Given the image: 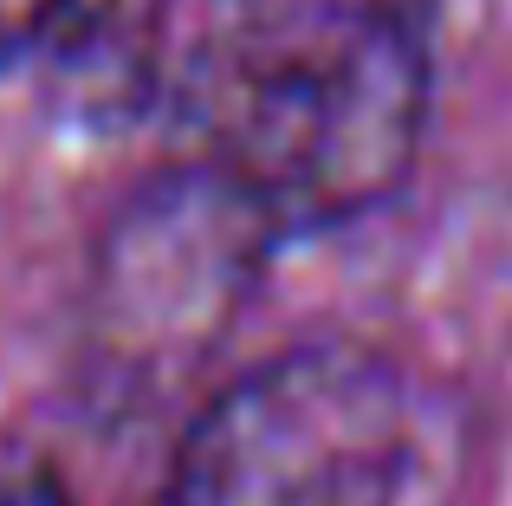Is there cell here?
Masks as SVG:
<instances>
[{
    "label": "cell",
    "instance_id": "6da1fadb",
    "mask_svg": "<svg viewBox=\"0 0 512 506\" xmlns=\"http://www.w3.org/2000/svg\"><path fill=\"white\" fill-rule=\"evenodd\" d=\"M188 137L273 228L383 202L428 117V20L415 0H273L188 65Z\"/></svg>",
    "mask_w": 512,
    "mask_h": 506
},
{
    "label": "cell",
    "instance_id": "7a4b0ae2",
    "mask_svg": "<svg viewBox=\"0 0 512 506\" xmlns=\"http://www.w3.org/2000/svg\"><path fill=\"white\" fill-rule=\"evenodd\" d=\"M409 448V383L383 351L292 344L195 416L156 506H396Z\"/></svg>",
    "mask_w": 512,
    "mask_h": 506
},
{
    "label": "cell",
    "instance_id": "3957f363",
    "mask_svg": "<svg viewBox=\"0 0 512 506\" xmlns=\"http://www.w3.org/2000/svg\"><path fill=\"white\" fill-rule=\"evenodd\" d=\"M273 221L247 208L214 169L182 163L104 241L98 318L111 357L175 364L195 344L221 338V318L247 292Z\"/></svg>",
    "mask_w": 512,
    "mask_h": 506
},
{
    "label": "cell",
    "instance_id": "277c9868",
    "mask_svg": "<svg viewBox=\"0 0 512 506\" xmlns=\"http://www.w3.org/2000/svg\"><path fill=\"white\" fill-rule=\"evenodd\" d=\"M65 7L72 0H0V65L52 46L59 26H65Z\"/></svg>",
    "mask_w": 512,
    "mask_h": 506
},
{
    "label": "cell",
    "instance_id": "5b68a950",
    "mask_svg": "<svg viewBox=\"0 0 512 506\" xmlns=\"http://www.w3.org/2000/svg\"><path fill=\"white\" fill-rule=\"evenodd\" d=\"M0 506H65V494L46 474H13V481H0Z\"/></svg>",
    "mask_w": 512,
    "mask_h": 506
}]
</instances>
